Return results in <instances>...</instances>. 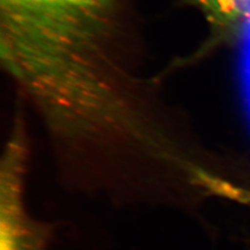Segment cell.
Listing matches in <instances>:
<instances>
[{
	"mask_svg": "<svg viewBox=\"0 0 250 250\" xmlns=\"http://www.w3.org/2000/svg\"><path fill=\"white\" fill-rule=\"evenodd\" d=\"M240 77L245 106L247 109H250V12L242 29Z\"/></svg>",
	"mask_w": 250,
	"mask_h": 250,
	"instance_id": "3",
	"label": "cell"
},
{
	"mask_svg": "<svg viewBox=\"0 0 250 250\" xmlns=\"http://www.w3.org/2000/svg\"><path fill=\"white\" fill-rule=\"evenodd\" d=\"M209 22L219 29L242 25L250 12V0H197Z\"/></svg>",
	"mask_w": 250,
	"mask_h": 250,
	"instance_id": "2",
	"label": "cell"
},
{
	"mask_svg": "<svg viewBox=\"0 0 250 250\" xmlns=\"http://www.w3.org/2000/svg\"><path fill=\"white\" fill-rule=\"evenodd\" d=\"M114 0H0L1 53L10 71L51 104L113 96L106 53Z\"/></svg>",
	"mask_w": 250,
	"mask_h": 250,
	"instance_id": "1",
	"label": "cell"
}]
</instances>
